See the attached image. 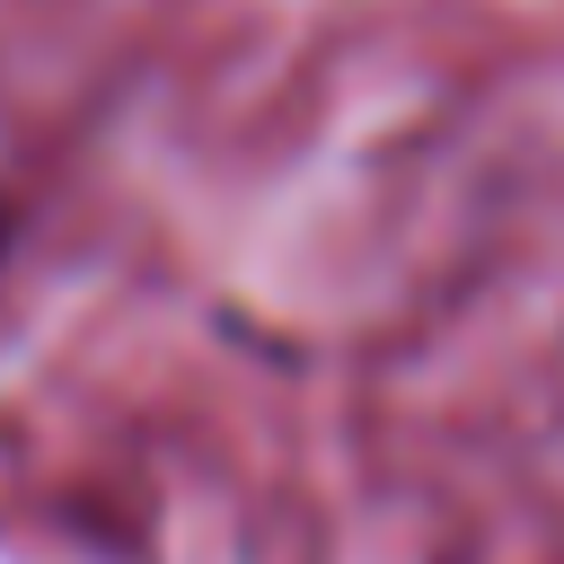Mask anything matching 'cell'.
<instances>
[{
    "label": "cell",
    "instance_id": "1",
    "mask_svg": "<svg viewBox=\"0 0 564 564\" xmlns=\"http://www.w3.org/2000/svg\"><path fill=\"white\" fill-rule=\"evenodd\" d=\"M9 256H18V194L0 185V264H9Z\"/></svg>",
    "mask_w": 564,
    "mask_h": 564
}]
</instances>
